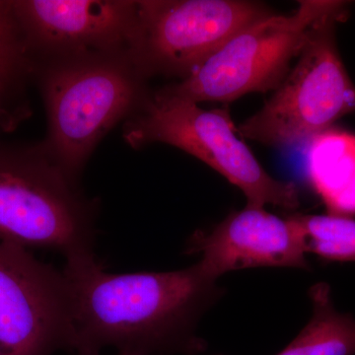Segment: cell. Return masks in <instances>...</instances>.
I'll return each instance as SVG.
<instances>
[{"label": "cell", "mask_w": 355, "mask_h": 355, "mask_svg": "<svg viewBox=\"0 0 355 355\" xmlns=\"http://www.w3.org/2000/svg\"><path fill=\"white\" fill-rule=\"evenodd\" d=\"M306 254L324 261H355V220L334 214H293Z\"/></svg>", "instance_id": "4fadbf2b"}, {"label": "cell", "mask_w": 355, "mask_h": 355, "mask_svg": "<svg viewBox=\"0 0 355 355\" xmlns=\"http://www.w3.org/2000/svg\"><path fill=\"white\" fill-rule=\"evenodd\" d=\"M137 90L125 69L108 62L55 70L46 83L51 144L70 177L103 135L132 106Z\"/></svg>", "instance_id": "ba28073f"}, {"label": "cell", "mask_w": 355, "mask_h": 355, "mask_svg": "<svg viewBox=\"0 0 355 355\" xmlns=\"http://www.w3.org/2000/svg\"><path fill=\"white\" fill-rule=\"evenodd\" d=\"M119 355H127V354H119Z\"/></svg>", "instance_id": "2e32d148"}, {"label": "cell", "mask_w": 355, "mask_h": 355, "mask_svg": "<svg viewBox=\"0 0 355 355\" xmlns=\"http://www.w3.org/2000/svg\"><path fill=\"white\" fill-rule=\"evenodd\" d=\"M17 62L18 55L0 53V87L12 76Z\"/></svg>", "instance_id": "9a60e30c"}, {"label": "cell", "mask_w": 355, "mask_h": 355, "mask_svg": "<svg viewBox=\"0 0 355 355\" xmlns=\"http://www.w3.org/2000/svg\"><path fill=\"white\" fill-rule=\"evenodd\" d=\"M74 354L69 280L29 249L0 240V355Z\"/></svg>", "instance_id": "8992f818"}, {"label": "cell", "mask_w": 355, "mask_h": 355, "mask_svg": "<svg viewBox=\"0 0 355 355\" xmlns=\"http://www.w3.org/2000/svg\"><path fill=\"white\" fill-rule=\"evenodd\" d=\"M273 12L249 0L139 1L135 44L147 69L183 79L236 33Z\"/></svg>", "instance_id": "52a82bcc"}, {"label": "cell", "mask_w": 355, "mask_h": 355, "mask_svg": "<svg viewBox=\"0 0 355 355\" xmlns=\"http://www.w3.org/2000/svg\"><path fill=\"white\" fill-rule=\"evenodd\" d=\"M16 17L53 48L111 46L135 36L137 2L26 0L13 2Z\"/></svg>", "instance_id": "30bf717a"}, {"label": "cell", "mask_w": 355, "mask_h": 355, "mask_svg": "<svg viewBox=\"0 0 355 355\" xmlns=\"http://www.w3.org/2000/svg\"><path fill=\"white\" fill-rule=\"evenodd\" d=\"M347 7L345 1L318 21L270 99L238 125L241 139L275 147L307 144L355 112V85L336 40V25L347 18Z\"/></svg>", "instance_id": "7a4b0ae2"}, {"label": "cell", "mask_w": 355, "mask_h": 355, "mask_svg": "<svg viewBox=\"0 0 355 355\" xmlns=\"http://www.w3.org/2000/svg\"><path fill=\"white\" fill-rule=\"evenodd\" d=\"M309 296L312 317L277 355H355V318L336 309L324 282L311 287Z\"/></svg>", "instance_id": "7c38bea8"}, {"label": "cell", "mask_w": 355, "mask_h": 355, "mask_svg": "<svg viewBox=\"0 0 355 355\" xmlns=\"http://www.w3.org/2000/svg\"><path fill=\"white\" fill-rule=\"evenodd\" d=\"M76 355H198V324L222 295L202 263L174 272L112 273L95 254L67 260Z\"/></svg>", "instance_id": "6da1fadb"}, {"label": "cell", "mask_w": 355, "mask_h": 355, "mask_svg": "<svg viewBox=\"0 0 355 355\" xmlns=\"http://www.w3.org/2000/svg\"><path fill=\"white\" fill-rule=\"evenodd\" d=\"M16 18L13 2L0 1V53L18 55L15 43Z\"/></svg>", "instance_id": "5bb4252c"}, {"label": "cell", "mask_w": 355, "mask_h": 355, "mask_svg": "<svg viewBox=\"0 0 355 355\" xmlns=\"http://www.w3.org/2000/svg\"><path fill=\"white\" fill-rule=\"evenodd\" d=\"M187 250L200 254L198 261L216 279L246 268H309L295 222L265 207L246 205L232 212L211 230L195 233Z\"/></svg>", "instance_id": "9c48e42d"}, {"label": "cell", "mask_w": 355, "mask_h": 355, "mask_svg": "<svg viewBox=\"0 0 355 355\" xmlns=\"http://www.w3.org/2000/svg\"><path fill=\"white\" fill-rule=\"evenodd\" d=\"M216 355H223V354H216Z\"/></svg>", "instance_id": "e0dca14e"}, {"label": "cell", "mask_w": 355, "mask_h": 355, "mask_svg": "<svg viewBox=\"0 0 355 355\" xmlns=\"http://www.w3.org/2000/svg\"><path fill=\"white\" fill-rule=\"evenodd\" d=\"M307 173L329 214H355V135L331 128L307 142Z\"/></svg>", "instance_id": "8fae6325"}, {"label": "cell", "mask_w": 355, "mask_h": 355, "mask_svg": "<svg viewBox=\"0 0 355 355\" xmlns=\"http://www.w3.org/2000/svg\"><path fill=\"white\" fill-rule=\"evenodd\" d=\"M345 1L302 0L289 15L273 12L248 25L180 83L161 90L196 103H228L275 91L313 27Z\"/></svg>", "instance_id": "3957f363"}, {"label": "cell", "mask_w": 355, "mask_h": 355, "mask_svg": "<svg viewBox=\"0 0 355 355\" xmlns=\"http://www.w3.org/2000/svg\"><path fill=\"white\" fill-rule=\"evenodd\" d=\"M62 169L0 160V240L65 259L94 254L92 210Z\"/></svg>", "instance_id": "5b68a950"}, {"label": "cell", "mask_w": 355, "mask_h": 355, "mask_svg": "<svg viewBox=\"0 0 355 355\" xmlns=\"http://www.w3.org/2000/svg\"><path fill=\"white\" fill-rule=\"evenodd\" d=\"M127 139L132 146L162 142L195 156L239 188L250 207L295 209L300 205L296 184L270 176L238 135L227 106L205 110L159 91Z\"/></svg>", "instance_id": "277c9868"}]
</instances>
